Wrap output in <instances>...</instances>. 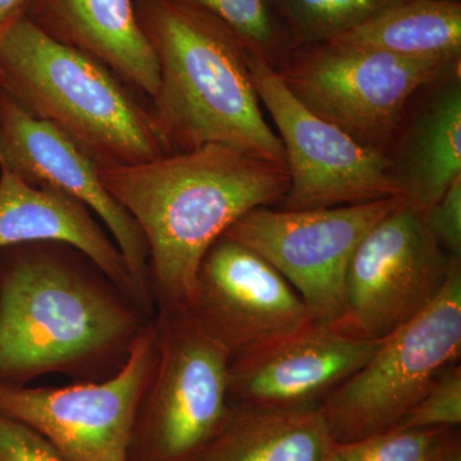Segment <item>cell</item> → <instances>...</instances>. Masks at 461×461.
<instances>
[{
  "label": "cell",
  "instance_id": "obj_1",
  "mask_svg": "<svg viewBox=\"0 0 461 461\" xmlns=\"http://www.w3.org/2000/svg\"><path fill=\"white\" fill-rule=\"evenodd\" d=\"M153 320L77 249L27 242L0 249V384L115 375Z\"/></svg>",
  "mask_w": 461,
  "mask_h": 461
},
{
  "label": "cell",
  "instance_id": "obj_2",
  "mask_svg": "<svg viewBox=\"0 0 461 461\" xmlns=\"http://www.w3.org/2000/svg\"><path fill=\"white\" fill-rule=\"evenodd\" d=\"M99 176L144 235L156 313L186 309L209 248L248 212L280 204L290 185L286 166L220 144Z\"/></svg>",
  "mask_w": 461,
  "mask_h": 461
},
{
  "label": "cell",
  "instance_id": "obj_3",
  "mask_svg": "<svg viewBox=\"0 0 461 461\" xmlns=\"http://www.w3.org/2000/svg\"><path fill=\"white\" fill-rule=\"evenodd\" d=\"M160 84L149 111L167 153L220 144L286 166L267 123L249 67V48L191 0H133Z\"/></svg>",
  "mask_w": 461,
  "mask_h": 461
},
{
  "label": "cell",
  "instance_id": "obj_4",
  "mask_svg": "<svg viewBox=\"0 0 461 461\" xmlns=\"http://www.w3.org/2000/svg\"><path fill=\"white\" fill-rule=\"evenodd\" d=\"M0 90L65 133L99 169L168 154L148 103L107 67L54 41L27 16L0 32Z\"/></svg>",
  "mask_w": 461,
  "mask_h": 461
},
{
  "label": "cell",
  "instance_id": "obj_5",
  "mask_svg": "<svg viewBox=\"0 0 461 461\" xmlns=\"http://www.w3.org/2000/svg\"><path fill=\"white\" fill-rule=\"evenodd\" d=\"M156 368L127 461H191L229 420L230 357L189 309L157 312Z\"/></svg>",
  "mask_w": 461,
  "mask_h": 461
},
{
  "label": "cell",
  "instance_id": "obj_6",
  "mask_svg": "<svg viewBox=\"0 0 461 461\" xmlns=\"http://www.w3.org/2000/svg\"><path fill=\"white\" fill-rule=\"evenodd\" d=\"M461 353V258H454L438 297L382 339L362 368L320 411L335 442L395 429Z\"/></svg>",
  "mask_w": 461,
  "mask_h": 461
},
{
  "label": "cell",
  "instance_id": "obj_7",
  "mask_svg": "<svg viewBox=\"0 0 461 461\" xmlns=\"http://www.w3.org/2000/svg\"><path fill=\"white\" fill-rule=\"evenodd\" d=\"M451 65L327 42L276 71L309 111L388 156L415 94L444 77Z\"/></svg>",
  "mask_w": 461,
  "mask_h": 461
},
{
  "label": "cell",
  "instance_id": "obj_8",
  "mask_svg": "<svg viewBox=\"0 0 461 461\" xmlns=\"http://www.w3.org/2000/svg\"><path fill=\"white\" fill-rule=\"evenodd\" d=\"M258 98L269 112L286 156L290 185L281 211L366 204L405 196L393 158L321 120L288 91L260 51L249 48Z\"/></svg>",
  "mask_w": 461,
  "mask_h": 461
},
{
  "label": "cell",
  "instance_id": "obj_9",
  "mask_svg": "<svg viewBox=\"0 0 461 461\" xmlns=\"http://www.w3.org/2000/svg\"><path fill=\"white\" fill-rule=\"evenodd\" d=\"M405 199L311 211L259 206L223 236L271 264L302 297L315 321L339 323L345 314L346 276L355 251Z\"/></svg>",
  "mask_w": 461,
  "mask_h": 461
},
{
  "label": "cell",
  "instance_id": "obj_10",
  "mask_svg": "<svg viewBox=\"0 0 461 461\" xmlns=\"http://www.w3.org/2000/svg\"><path fill=\"white\" fill-rule=\"evenodd\" d=\"M157 355L153 317L112 377L65 387L0 384V411L35 429L65 461H127L133 421Z\"/></svg>",
  "mask_w": 461,
  "mask_h": 461
},
{
  "label": "cell",
  "instance_id": "obj_11",
  "mask_svg": "<svg viewBox=\"0 0 461 461\" xmlns=\"http://www.w3.org/2000/svg\"><path fill=\"white\" fill-rule=\"evenodd\" d=\"M455 257L439 247L408 199L363 239L346 276L344 329L381 341L438 297Z\"/></svg>",
  "mask_w": 461,
  "mask_h": 461
},
{
  "label": "cell",
  "instance_id": "obj_12",
  "mask_svg": "<svg viewBox=\"0 0 461 461\" xmlns=\"http://www.w3.org/2000/svg\"><path fill=\"white\" fill-rule=\"evenodd\" d=\"M187 309L230 360L315 321L271 264L226 236L203 258Z\"/></svg>",
  "mask_w": 461,
  "mask_h": 461
},
{
  "label": "cell",
  "instance_id": "obj_13",
  "mask_svg": "<svg viewBox=\"0 0 461 461\" xmlns=\"http://www.w3.org/2000/svg\"><path fill=\"white\" fill-rule=\"evenodd\" d=\"M0 168L38 186H50L81 200L111 233L138 291L142 308L154 315L149 291L148 247L138 223L108 193L99 168L65 133L27 113L0 90Z\"/></svg>",
  "mask_w": 461,
  "mask_h": 461
},
{
  "label": "cell",
  "instance_id": "obj_14",
  "mask_svg": "<svg viewBox=\"0 0 461 461\" xmlns=\"http://www.w3.org/2000/svg\"><path fill=\"white\" fill-rule=\"evenodd\" d=\"M381 341L359 338L339 323L313 321L230 360V405L293 411L320 409L371 359Z\"/></svg>",
  "mask_w": 461,
  "mask_h": 461
},
{
  "label": "cell",
  "instance_id": "obj_15",
  "mask_svg": "<svg viewBox=\"0 0 461 461\" xmlns=\"http://www.w3.org/2000/svg\"><path fill=\"white\" fill-rule=\"evenodd\" d=\"M27 242L77 249L142 308L122 253L89 206L63 191L30 184L0 168V249Z\"/></svg>",
  "mask_w": 461,
  "mask_h": 461
},
{
  "label": "cell",
  "instance_id": "obj_16",
  "mask_svg": "<svg viewBox=\"0 0 461 461\" xmlns=\"http://www.w3.org/2000/svg\"><path fill=\"white\" fill-rule=\"evenodd\" d=\"M27 17L54 41L107 67L138 95H157L159 65L133 0H32Z\"/></svg>",
  "mask_w": 461,
  "mask_h": 461
},
{
  "label": "cell",
  "instance_id": "obj_17",
  "mask_svg": "<svg viewBox=\"0 0 461 461\" xmlns=\"http://www.w3.org/2000/svg\"><path fill=\"white\" fill-rule=\"evenodd\" d=\"M333 442L320 409L230 405L223 429L191 461H327Z\"/></svg>",
  "mask_w": 461,
  "mask_h": 461
},
{
  "label": "cell",
  "instance_id": "obj_18",
  "mask_svg": "<svg viewBox=\"0 0 461 461\" xmlns=\"http://www.w3.org/2000/svg\"><path fill=\"white\" fill-rule=\"evenodd\" d=\"M327 42L455 63L461 50L460 5L445 0L400 3Z\"/></svg>",
  "mask_w": 461,
  "mask_h": 461
},
{
  "label": "cell",
  "instance_id": "obj_19",
  "mask_svg": "<svg viewBox=\"0 0 461 461\" xmlns=\"http://www.w3.org/2000/svg\"><path fill=\"white\" fill-rule=\"evenodd\" d=\"M406 199L421 213L461 176V89L451 84L415 124L402 168L396 169Z\"/></svg>",
  "mask_w": 461,
  "mask_h": 461
},
{
  "label": "cell",
  "instance_id": "obj_20",
  "mask_svg": "<svg viewBox=\"0 0 461 461\" xmlns=\"http://www.w3.org/2000/svg\"><path fill=\"white\" fill-rule=\"evenodd\" d=\"M448 429H390L333 442L327 461H430Z\"/></svg>",
  "mask_w": 461,
  "mask_h": 461
},
{
  "label": "cell",
  "instance_id": "obj_21",
  "mask_svg": "<svg viewBox=\"0 0 461 461\" xmlns=\"http://www.w3.org/2000/svg\"><path fill=\"white\" fill-rule=\"evenodd\" d=\"M460 424L461 368L459 363H455L439 375L395 429H454Z\"/></svg>",
  "mask_w": 461,
  "mask_h": 461
},
{
  "label": "cell",
  "instance_id": "obj_22",
  "mask_svg": "<svg viewBox=\"0 0 461 461\" xmlns=\"http://www.w3.org/2000/svg\"><path fill=\"white\" fill-rule=\"evenodd\" d=\"M309 30L327 41L377 16L400 0H291Z\"/></svg>",
  "mask_w": 461,
  "mask_h": 461
},
{
  "label": "cell",
  "instance_id": "obj_23",
  "mask_svg": "<svg viewBox=\"0 0 461 461\" xmlns=\"http://www.w3.org/2000/svg\"><path fill=\"white\" fill-rule=\"evenodd\" d=\"M224 23L250 50L271 41L272 25L264 0H191Z\"/></svg>",
  "mask_w": 461,
  "mask_h": 461
},
{
  "label": "cell",
  "instance_id": "obj_24",
  "mask_svg": "<svg viewBox=\"0 0 461 461\" xmlns=\"http://www.w3.org/2000/svg\"><path fill=\"white\" fill-rule=\"evenodd\" d=\"M0 461H65L35 429L0 411Z\"/></svg>",
  "mask_w": 461,
  "mask_h": 461
},
{
  "label": "cell",
  "instance_id": "obj_25",
  "mask_svg": "<svg viewBox=\"0 0 461 461\" xmlns=\"http://www.w3.org/2000/svg\"><path fill=\"white\" fill-rule=\"evenodd\" d=\"M423 221L448 256L461 258V176L424 212Z\"/></svg>",
  "mask_w": 461,
  "mask_h": 461
},
{
  "label": "cell",
  "instance_id": "obj_26",
  "mask_svg": "<svg viewBox=\"0 0 461 461\" xmlns=\"http://www.w3.org/2000/svg\"><path fill=\"white\" fill-rule=\"evenodd\" d=\"M32 0H0V32L29 14Z\"/></svg>",
  "mask_w": 461,
  "mask_h": 461
},
{
  "label": "cell",
  "instance_id": "obj_27",
  "mask_svg": "<svg viewBox=\"0 0 461 461\" xmlns=\"http://www.w3.org/2000/svg\"><path fill=\"white\" fill-rule=\"evenodd\" d=\"M430 461H461L459 429H448Z\"/></svg>",
  "mask_w": 461,
  "mask_h": 461
}]
</instances>
